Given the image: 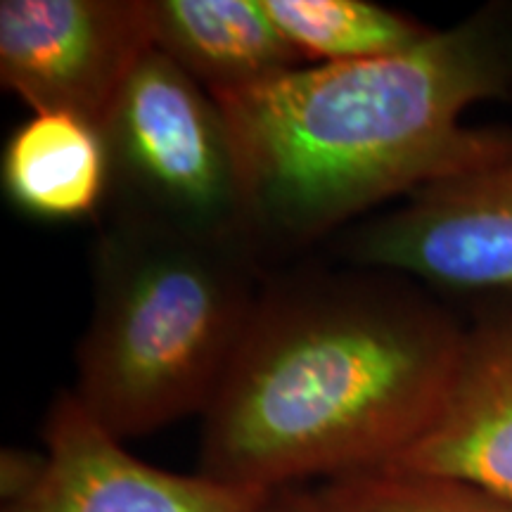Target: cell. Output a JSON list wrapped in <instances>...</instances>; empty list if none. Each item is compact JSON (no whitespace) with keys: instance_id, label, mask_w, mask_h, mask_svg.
<instances>
[{"instance_id":"1","label":"cell","mask_w":512,"mask_h":512,"mask_svg":"<svg viewBox=\"0 0 512 512\" xmlns=\"http://www.w3.org/2000/svg\"><path fill=\"white\" fill-rule=\"evenodd\" d=\"M463 332L425 285L392 271L266 280L204 413L200 472L280 491L387 470L439 413Z\"/></svg>"},{"instance_id":"2","label":"cell","mask_w":512,"mask_h":512,"mask_svg":"<svg viewBox=\"0 0 512 512\" xmlns=\"http://www.w3.org/2000/svg\"><path fill=\"white\" fill-rule=\"evenodd\" d=\"M216 100L245 166L256 254L306 247L377 204L512 159L510 128L463 121L477 102H512V3L399 55L304 64Z\"/></svg>"},{"instance_id":"3","label":"cell","mask_w":512,"mask_h":512,"mask_svg":"<svg viewBox=\"0 0 512 512\" xmlns=\"http://www.w3.org/2000/svg\"><path fill=\"white\" fill-rule=\"evenodd\" d=\"M259 264L245 242L112 219L76 349L81 406L121 441L207 413L264 290Z\"/></svg>"},{"instance_id":"4","label":"cell","mask_w":512,"mask_h":512,"mask_svg":"<svg viewBox=\"0 0 512 512\" xmlns=\"http://www.w3.org/2000/svg\"><path fill=\"white\" fill-rule=\"evenodd\" d=\"M100 131L112 219L254 249L245 166L228 114L169 57L152 48L138 62Z\"/></svg>"},{"instance_id":"5","label":"cell","mask_w":512,"mask_h":512,"mask_svg":"<svg viewBox=\"0 0 512 512\" xmlns=\"http://www.w3.org/2000/svg\"><path fill=\"white\" fill-rule=\"evenodd\" d=\"M152 48L150 0L0 3V83L31 112H67L102 128Z\"/></svg>"},{"instance_id":"6","label":"cell","mask_w":512,"mask_h":512,"mask_svg":"<svg viewBox=\"0 0 512 512\" xmlns=\"http://www.w3.org/2000/svg\"><path fill=\"white\" fill-rule=\"evenodd\" d=\"M339 254L427 290L512 292V159L422 188L380 219L347 228Z\"/></svg>"},{"instance_id":"7","label":"cell","mask_w":512,"mask_h":512,"mask_svg":"<svg viewBox=\"0 0 512 512\" xmlns=\"http://www.w3.org/2000/svg\"><path fill=\"white\" fill-rule=\"evenodd\" d=\"M43 444L41 477L3 512H268L275 494L145 463L74 392L50 406Z\"/></svg>"},{"instance_id":"8","label":"cell","mask_w":512,"mask_h":512,"mask_svg":"<svg viewBox=\"0 0 512 512\" xmlns=\"http://www.w3.org/2000/svg\"><path fill=\"white\" fill-rule=\"evenodd\" d=\"M382 472L456 479L512 501V309L465 328L439 413Z\"/></svg>"},{"instance_id":"9","label":"cell","mask_w":512,"mask_h":512,"mask_svg":"<svg viewBox=\"0 0 512 512\" xmlns=\"http://www.w3.org/2000/svg\"><path fill=\"white\" fill-rule=\"evenodd\" d=\"M152 43L214 95H230L309 64L264 0H150Z\"/></svg>"},{"instance_id":"10","label":"cell","mask_w":512,"mask_h":512,"mask_svg":"<svg viewBox=\"0 0 512 512\" xmlns=\"http://www.w3.org/2000/svg\"><path fill=\"white\" fill-rule=\"evenodd\" d=\"M0 178L12 207L31 219H91L110 202L102 131L67 112H31L5 143Z\"/></svg>"},{"instance_id":"11","label":"cell","mask_w":512,"mask_h":512,"mask_svg":"<svg viewBox=\"0 0 512 512\" xmlns=\"http://www.w3.org/2000/svg\"><path fill=\"white\" fill-rule=\"evenodd\" d=\"M264 5L309 64L399 55L432 34L411 15L368 0H264Z\"/></svg>"},{"instance_id":"12","label":"cell","mask_w":512,"mask_h":512,"mask_svg":"<svg viewBox=\"0 0 512 512\" xmlns=\"http://www.w3.org/2000/svg\"><path fill=\"white\" fill-rule=\"evenodd\" d=\"M313 496L325 512H512V501L479 486L406 472L330 479Z\"/></svg>"},{"instance_id":"13","label":"cell","mask_w":512,"mask_h":512,"mask_svg":"<svg viewBox=\"0 0 512 512\" xmlns=\"http://www.w3.org/2000/svg\"><path fill=\"white\" fill-rule=\"evenodd\" d=\"M46 456L34 451H22V448H5L3 465H0V494H3V505L17 501L24 496L36 479L41 477Z\"/></svg>"},{"instance_id":"14","label":"cell","mask_w":512,"mask_h":512,"mask_svg":"<svg viewBox=\"0 0 512 512\" xmlns=\"http://www.w3.org/2000/svg\"><path fill=\"white\" fill-rule=\"evenodd\" d=\"M268 512H325L320 508L313 491H304L299 486L294 489H280L271 498Z\"/></svg>"}]
</instances>
